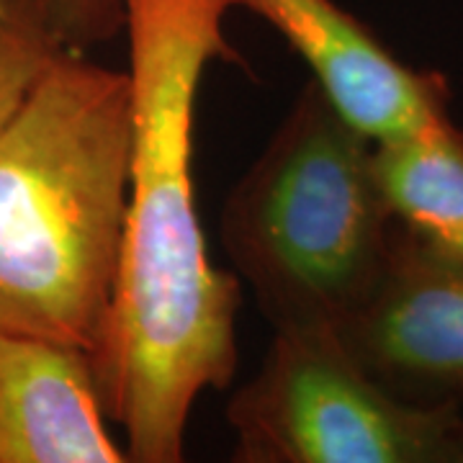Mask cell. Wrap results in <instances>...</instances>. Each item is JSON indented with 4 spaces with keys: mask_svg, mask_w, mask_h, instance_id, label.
<instances>
[{
    "mask_svg": "<svg viewBox=\"0 0 463 463\" xmlns=\"http://www.w3.org/2000/svg\"><path fill=\"white\" fill-rule=\"evenodd\" d=\"M67 50L75 47L42 0H0V127Z\"/></svg>",
    "mask_w": 463,
    "mask_h": 463,
    "instance_id": "9c48e42d",
    "label": "cell"
},
{
    "mask_svg": "<svg viewBox=\"0 0 463 463\" xmlns=\"http://www.w3.org/2000/svg\"><path fill=\"white\" fill-rule=\"evenodd\" d=\"M389 212L432 248L463 260V129L446 118L425 132L373 145Z\"/></svg>",
    "mask_w": 463,
    "mask_h": 463,
    "instance_id": "ba28073f",
    "label": "cell"
},
{
    "mask_svg": "<svg viewBox=\"0 0 463 463\" xmlns=\"http://www.w3.org/2000/svg\"><path fill=\"white\" fill-rule=\"evenodd\" d=\"M446 463H463V407L458 410L456 425H453L450 438H448Z\"/></svg>",
    "mask_w": 463,
    "mask_h": 463,
    "instance_id": "8fae6325",
    "label": "cell"
},
{
    "mask_svg": "<svg viewBox=\"0 0 463 463\" xmlns=\"http://www.w3.org/2000/svg\"><path fill=\"white\" fill-rule=\"evenodd\" d=\"M230 8L234 0H124L129 188L114 304L90 358L134 463L181 461L196 399L227 389L237 365L240 286L206 255L191 170L201 75L234 57Z\"/></svg>",
    "mask_w": 463,
    "mask_h": 463,
    "instance_id": "6da1fadb",
    "label": "cell"
},
{
    "mask_svg": "<svg viewBox=\"0 0 463 463\" xmlns=\"http://www.w3.org/2000/svg\"><path fill=\"white\" fill-rule=\"evenodd\" d=\"M90 353L0 330V463H121Z\"/></svg>",
    "mask_w": 463,
    "mask_h": 463,
    "instance_id": "52a82bcc",
    "label": "cell"
},
{
    "mask_svg": "<svg viewBox=\"0 0 463 463\" xmlns=\"http://www.w3.org/2000/svg\"><path fill=\"white\" fill-rule=\"evenodd\" d=\"M265 18L309 65L332 109L373 145L450 118L448 80L397 60L335 0H234Z\"/></svg>",
    "mask_w": 463,
    "mask_h": 463,
    "instance_id": "8992f818",
    "label": "cell"
},
{
    "mask_svg": "<svg viewBox=\"0 0 463 463\" xmlns=\"http://www.w3.org/2000/svg\"><path fill=\"white\" fill-rule=\"evenodd\" d=\"M129 152V72L62 52L0 127V330L99 350Z\"/></svg>",
    "mask_w": 463,
    "mask_h": 463,
    "instance_id": "7a4b0ae2",
    "label": "cell"
},
{
    "mask_svg": "<svg viewBox=\"0 0 463 463\" xmlns=\"http://www.w3.org/2000/svg\"><path fill=\"white\" fill-rule=\"evenodd\" d=\"M65 39L83 50L124 29V0H42Z\"/></svg>",
    "mask_w": 463,
    "mask_h": 463,
    "instance_id": "30bf717a",
    "label": "cell"
},
{
    "mask_svg": "<svg viewBox=\"0 0 463 463\" xmlns=\"http://www.w3.org/2000/svg\"><path fill=\"white\" fill-rule=\"evenodd\" d=\"M340 335L373 379L414 404L463 407V260L399 224Z\"/></svg>",
    "mask_w": 463,
    "mask_h": 463,
    "instance_id": "5b68a950",
    "label": "cell"
},
{
    "mask_svg": "<svg viewBox=\"0 0 463 463\" xmlns=\"http://www.w3.org/2000/svg\"><path fill=\"white\" fill-rule=\"evenodd\" d=\"M397 219L373 142L315 83L232 188L222 240L273 327L340 330L379 276Z\"/></svg>",
    "mask_w": 463,
    "mask_h": 463,
    "instance_id": "3957f363",
    "label": "cell"
},
{
    "mask_svg": "<svg viewBox=\"0 0 463 463\" xmlns=\"http://www.w3.org/2000/svg\"><path fill=\"white\" fill-rule=\"evenodd\" d=\"M456 417L389 392L332 327H279L227 407L240 463H446Z\"/></svg>",
    "mask_w": 463,
    "mask_h": 463,
    "instance_id": "277c9868",
    "label": "cell"
}]
</instances>
